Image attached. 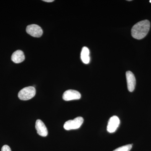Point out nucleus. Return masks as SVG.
<instances>
[{"instance_id":"6","label":"nucleus","mask_w":151,"mask_h":151,"mask_svg":"<svg viewBox=\"0 0 151 151\" xmlns=\"http://www.w3.org/2000/svg\"><path fill=\"white\" fill-rule=\"evenodd\" d=\"M120 121L118 116H112L108 121L107 126V131L110 133H114L118 129L120 124Z\"/></svg>"},{"instance_id":"11","label":"nucleus","mask_w":151,"mask_h":151,"mask_svg":"<svg viewBox=\"0 0 151 151\" xmlns=\"http://www.w3.org/2000/svg\"><path fill=\"white\" fill-rule=\"evenodd\" d=\"M132 145H128L122 146L113 151H129L132 148Z\"/></svg>"},{"instance_id":"8","label":"nucleus","mask_w":151,"mask_h":151,"mask_svg":"<svg viewBox=\"0 0 151 151\" xmlns=\"http://www.w3.org/2000/svg\"><path fill=\"white\" fill-rule=\"evenodd\" d=\"M35 128L37 134L42 137H46L48 134L46 126L41 120L40 119L37 120L35 123Z\"/></svg>"},{"instance_id":"12","label":"nucleus","mask_w":151,"mask_h":151,"mask_svg":"<svg viewBox=\"0 0 151 151\" xmlns=\"http://www.w3.org/2000/svg\"><path fill=\"white\" fill-rule=\"evenodd\" d=\"M1 151H12L10 147L7 145H5L2 147Z\"/></svg>"},{"instance_id":"10","label":"nucleus","mask_w":151,"mask_h":151,"mask_svg":"<svg viewBox=\"0 0 151 151\" xmlns=\"http://www.w3.org/2000/svg\"><path fill=\"white\" fill-rule=\"evenodd\" d=\"M81 59L84 64H88L90 61L89 50L86 47H84L82 49L81 53Z\"/></svg>"},{"instance_id":"14","label":"nucleus","mask_w":151,"mask_h":151,"mask_svg":"<svg viewBox=\"0 0 151 151\" xmlns=\"http://www.w3.org/2000/svg\"><path fill=\"white\" fill-rule=\"evenodd\" d=\"M150 1V2L151 3V1Z\"/></svg>"},{"instance_id":"13","label":"nucleus","mask_w":151,"mask_h":151,"mask_svg":"<svg viewBox=\"0 0 151 151\" xmlns=\"http://www.w3.org/2000/svg\"><path fill=\"white\" fill-rule=\"evenodd\" d=\"M44 1L46 2H52L54 1V0H44Z\"/></svg>"},{"instance_id":"9","label":"nucleus","mask_w":151,"mask_h":151,"mask_svg":"<svg viewBox=\"0 0 151 151\" xmlns=\"http://www.w3.org/2000/svg\"><path fill=\"white\" fill-rule=\"evenodd\" d=\"M12 61L16 63H21L25 59L23 52L21 50H17L13 53L11 58Z\"/></svg>"},{"instance_id":"7","label":"nucleus","mask_w":151,"mask_h":151,"mask_svg":"<svg viewBox=\"0 0 151 151\" xmlns=\"http://www.w3.org/2000/svg\"><path fill=\"white\" fill-rule=\"evenodd\" d=\"M126 78L128 90L130 92H133L134 90L136 84L134 75L131 71H127L126 72Z\"/></svg>"},{"instance_id":"5","label":"nucleus","mask_w":151,"mask_h":151,"mask_svg":"<svg viewBox=\"0 0 151 151\" xmlns=\"http://www.w3.org/2000/svg\"><path fill=\"white\" fill-rule=\"evenodd\" d=\"M81 97V94L78 91L73 89H69L65 91L63 95V99L67 101L79 100Z\"/></svg>"},{"instance_id":"4","label":"nucleus","mask_w":151,"mask_h":151,"mask_svg":"<svg viewBox=\"0 0 151 151\" xmlns=\"http://www.w3.org/2000/svg\"><path fill=\"white\" fill-rule=\"evenodd\" d=\"M26 32L33 37H40L42 35L43 31L41 28L37 24H31L26 28Z\"/></svg>"},{"instance_id":"1","label":"nucleus","mask_w":151,"mask_h":151,"mask_svg":"<svg viewBox=\"0 0 151 151\" xmlns=\"http://www.w3.org/2000/svg\"><path fill=\"white\" fill-rule=\"evenodd\" d=\"M150 27V23L148 20H144L137 23L132 29V35L134 38L141 40L147 35Z\"/></svg>"},{"instance_id":"2","label":"nucleus","mask_w":151,"mask_h":151,"mask_svg":"<svg viewBox=\"0 0 151 151\" xmlns=\"http://www.w3.org/2000/svg\"><path fill=\"white\" fill-rule=\"evenodd\" d=\"M36 89L33 86H29L21 89L18 93V97L20 100H28L32 99L35 96Z\"/></svg>"},{"instance_id":"3","label":"nucleus","mask_w":151,"mask_h":151,"mask_svg":"<svg viewBox=\"0 0 151 151\" xmlns=\"http://www.w3.org/2000/svg\"><path fill=\"white\" fill-rule=\"evenodd\" d=\"M84 122L82 117H78L73 120H70L65 122L63 127L66 130L77 129H79Z\"/></svg>"}]
</instances>
